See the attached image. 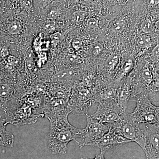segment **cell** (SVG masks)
<instances>
[{
    "label": "cell",
    "instance_id": "obj_1",
    "mask_svg": "<svg viewBox=\"0 0 159 159\" xmlns=\"http://www.w3.org/2000/svg\"><path fill=\"white\" fill-rule=\"evenodd\" d=\"M50 122V130L47 136L48 148L53 154H66L70 142L74 141L78 143L76 139L80 138L82 129L74 127L68 119L51 120Z\"/></svg>",
    "mask_w": 159,
    "mask_h": 159
},
{
    "label": "cell",
    "instance_id": "obj_2",
    "mask_svg": "<svg viewBox=\"0 0 159 159\" xmlns=\"http://www.w3.org/2000/svg\"><path fill=\"white\" fill-rule=\"evenodd\" d=\"M19 99L15 107L5 114L7 125L16 126L35 123L40 117L43 116V106L38 99Z\"/></svg>",
    "mask_w": 159,
    "mask_h": 159
},
{
    "label": "cell",
    "instance_id": "obj_3",
    "mask_svg": "<svg viewBox=\"0 0 159 159\" xmlns=\"http://www.w3.org/2000/svg\"><path fill=\"white\" fill-rule=\"evenodd\" d=\"M135 97L136 106L132 112L127 113L129 119L139 125L141 123L159 124V106L153 104L146 94Z\"/></svg>",
    "mask_w": 159,
    "mask_h": 159
},
{
    "label": "cell",
    "instance_id": "obj_4",
    "mask_svg": "<svg viewBox=\"0 0 159 159\" xmlns=\"http://www.w3.org/2000/svg\"><path fill=\"white\" fill-rule=\"evenodd\" d=\"M86 116V126L82 129L80 137L81 142L78 145L80 148L87 145L97 147L102 137L108 131V126L105 123L92 118L88 113Z\"/></svg>",
    "mask_w": 159,
    "mask_h": 159
},
{
    "label": "cell",
    "instance_id": "obj_5",
    "mask_svg": "<svg viewBox=\"0 0 159 159\" xmlns=\"http://www.w3.org/2000/svg\"><path fill=\"white\" fill-rule=\"evenodd\" d=\"M95 103V94L83 85L70 94L68 106L71 113L77 115H86L88 113L89 109Z\"/></svg>",
    "mask_w": 159,
    "mask_h": 159
},
{
    "label": "cell",
    "instance_id": "obj_6",
    "mask_svg": "<svg viewBox=\"0 0 159 159\" xmlns=\"http://www.w3.org/2000/svg\"><path fill=\"white\" fill-rule=\"evenodd\" d=\"M140 147L147 159H159V124H144Z\"/></svg>",
    "mask_w": 159,
    "mask_h": 159
},
{
    "label": "cell",
    "instance_id": "obj_7",
    "mask_svg": "<svg viewBox=\"0 0 159 159\" xmlns=\"http://www.w3.org/2000/svg\"><path fill=\"white\" fill-rule=\"evenodd\" d=\"M126 112L121 110L116 100L99 103L97 111L91 116L102 123H113L121 119Z\"/></svg>",
    "mask_w": 159,
    "mask_h": 159
},
{
    "label": "cell",
    "instance_id": "obj_8",
    "mask_svg": "<svg viewBox=\"0 0 159 159\" xmlns=\"http://www.w3.org/2000/svg\"><path fill=\"white\" fill-rule=\"evenodd\" d=\"M69 100L55 98L45 101L43 115L50 121L58 119H68L71 113L69 108Z\"/></svg>",
    "mask_w": 159,
    "mask_h": 159
},
{
    "label": "cell",
    "instance_id": "obj_9",
    "mask_svg": "<svg viewBox=\"0 0 159 159\" xmlns=\"http://www.w3.org/2000/svg\"><path fill=\"white\" fill-rule=\"evenodd\" d=\"M110 124L122 136L131 142L139 144L142 134V129L139 127V125L129 119L127 113H125L117 122Z\"/></svg>",
    "mask_w": 159,
    "mask_h": 159
},
{
    "label": "cell",
    "instance_id": "obj_10",
    "mask_svg": "<svg viewBox=\"0 0 159 159\" xmlns=\"http://www.w3.org/2000/svg\"><path fill=\"white\" fill-rule=\"evenodd\" d=\"M106 124L108 126V131L102 137L97 146L101 152L105 153L106 152L117 149L122 145L131 142L122 136L110 123Z\"/></svg>",
    "mask_w": 159,
    "mask_h": 159
},
{
    "label": "cell",
    "instance_id": "obj_11",
    "mask_svg": "<svg viewBox=\"0 0 159 159\" xmlns=\"http://www.w3.org/2000/svg\"><path fill=\"white\" fill-rule=\"evenodd\" d=\"M133 97V90L129 82L119 85L117 91L116 101L121 110L126 112L129 100Z\"/></svg>",
    "mask_w": 159,
    "mask_h": 159
},
{
    "label": "cell",
    "instance_id": "obj_12",
    "mask_svg": "<svg viewBox=\"0 0 159 159\" xmlns=\"http://www.w3.org/2000/svg\"><path fill=\"white\" fill-rule=\"evenodd\" d=\"M6 119L0 116V146L12 148L14 143V136L13 134L6 129Z\"/></svg>",
    "mask_w": 159,
    "mask_h": 159
},
{
    "label": "cell",
    "instance_id": "obj_13",
    "mask_svg": "<svg viewBox=\"0 0 159 159\" xmlns=\"http://www.w3.org/2000/svg\"><path fill=\"white\" fill-rule=\"evenodd\" d=\"M55 77L60 80H70L78 78L79 74L74 69H66L57 72Z\"/></svg>",
    "mask_w": 159,
    "mask_h": 159
},
{
    "label": "cell",
    "instance_id": "obj_14",
    "mask_svg": "<svg viewBox=\"0 0 159 159\" xmlns=\"http://www.w3.org/2000/svg\"><path fill=\"white\" fill-rule=\"evenodd\" d=\"M119 56L118 54H113L107 59L105 62V67L108 71L114 70L119 63Z\"/></svg>",
    "mask_w": 159,
    "mask_h": 159
},
{
    "label": "cell",
    "instance_id": "obj_15",
    "mask_svg": "<svg viewBox=\"0 0 159 159\" xmlns=\"http://www.w3.org/2000/svg\"><path fill=\"white\" fill-rule=\"evenodd\" d=\"M142 78L143 82L147 86L151 87L153 82V75L152 73L147 67H145L142 72Z\"/></svg>",
    "mask_w": 159,
    "mask_h": 159
},
{
    "label": "cell",
    "instance_id": "obj_16",
    "mask_svg": "<svg viewBox=\"0 0 159 159\" xmlns=\"http://www.w3.org/2000/svg\"><path fill=\"white\" fill-rule=\"evenodd\" d=\"M125 26V20L122 18L117 19L114 21L111 25V29L115 33L122 32Z\"/></svg>",
    "mask_w": 159,
    "mask_h": 159
},
{
    "label": "cell",
    "instance_id": "obj_17",
    "mask_svg": "<svg viewBox=\"0 0 159 159\" xmlns=\"http://www.w3.org/2000/svg\"><path fill=\"white\" fill-rule=\"evenodd\" d=\"M21 29V25L18 21H13L9 24L7 28V31L11 35H16L19 34Z\"/></svg>",
    "mask_w": 159,
    "mask_h": 159
},
{
    "label": "cell",
    "instance_id": "obj_18",
    "mask_svg": "<svg viewBox=\"0 0 159 159\" xmlns=\"http://www.w3.org/2000/svg\"><path fill=\"white\" fill-rule=\"evenodd\" d=\"M137 43L138 46L141 48H148L151 44L150 37L146 34L141 35L138 38Z\"/></svg>",
    "mask_w": 159,
    "mask_h": 159
},
{
    "label": "cell",
    "instance_id": "obj_19",
    "mask_svg": "<svg viewBox=\"0 0 159 159\" xmlns=\"http://www.w3.org/2000/svg\"><path fill=\"white\" fill-rule=\"evenodd\" d=\"M141 29L145 33H150L153 32V27L152 23L149 20H145L141 24Z\"/></svg>",
    "mask_w": 159,
    "mask_h": 159
},
{
    "label": "cell",
    "instance_id": "obj_20",
    "mask_svg": "<svg viewBox=\"0 0 159 159\" xmlns=\"http://www.w3.org/2000/svg\"><path fill=\"white\" fill-rule=\"evenodd\" d=\"M43 28L46 32L52 33L56 29V23L53 20H47L44 24Z\"/></svg>",
    "mask_w": 159,
    "mask_h": 159
},
{
    "label": "cell",
    "instance_id": "obj_21",
    "mask_svg": "<svg viewBox=\"0 0 159 159\" xmlns=\"http://www.w3.org/2000/svg\"><path fill=\"white\" fill-rule=\"evenodd\" d=\"M67 61L70 63H77L82 61V59L78 55L75 54H69L66 57Z\"/></svg>",
    "mask_w": 159,
    "mask_h": 159
},
{
    "label": "cell",
    "instance_id": "obj_22",
    "mask_svg": "<svg viewBox=\"0 0 159 159\" xmlns=\"http://www.w3.org/2000/svg\"><path fill=\"white\" fill-rule=\"evenodd\" d=\"M99 21L94 18H90L88 19L86 22V26L88 29H94L97 28L98 26Z\"/></svg>",
    "mask_w": 159,
    "mask_h": 159
},
{
    "label": "cell",
    "instance_id": "obj_23",
    "mask_svg": "<svg viewBox=\"0 0 159 159\" xmlns=\"http://www.w3.org/2000/svg\"><path fill=\"white\" fill-rule=\"evenodd\" d=\"M33 54L31 49L28 50L26 54V61L29 68H32L33 64Z\"/></svg>",
    "mask_w": 159,
    "mask_h": 159
},
{
    "label": "cell",
    "instance_id": "obj_24",
    "mask_svg": "<svg viewBox=\"0 0 159 159\" xmlns=\"http://www.w3.org/2000/svg\"><path fill=\"white\" fill-rule=\"evenodd\" d=\"M103 46L101 44L98 43L94 45L93 49V53L95 56H98L102 52Z\"/></svg>",
    "mask_w": 159,
    "mask_h": 159
},
{
    "label": "cell",
    "instance_id": "obj_25",
    "mask_svg": "<svg viewBox=\"0 0 159 159\" xmlns=\"http://www.w3.org/2000/svg\"><path fill=\"white\" fill-rule=\"evenodd\" d=\"M59 15V12L57 9H52L49 12L48 15V20H54L57 18Z\"/></svg>",
    "mask_w": 159,
    "mask_h": 159
},
{
    "label": "cell",
    "instance_id": "obj_26",
    "mask_svg": "<svg viewBox=\"0 0 159 159\" xmlns=\"http://www.w3.org/2000/svg\"><path fill=\"white\" fill-rule=\"evenodd\" d=\"M62 35L59 32H55L51 34L50 36V38L52 41L54 43H58L62 39Z\"/></svg>",
    "mask_w": 159,
    "mask_h": 159
},
{
    "label": "cell",
    "instance_id": "obj_27",
    "mask_svg": "<svg viewBox=\"0 0 159 159\" xmlns=\"http://www.w3.org/2000/svg\"><path fill=\"white\" fill-rule=\"evenodd\" d=\"M7 61L9 66H16L18 64L19 61L17 57L10 55L7 58Z\"/></svg>",
    "mask_w": 159,
    "mask_h": 159
},
{
    "label": "cell",
    "instance_id": "obj_28",
    "mask_svg": "<svg viewBox=\"0 0 159 159\" xmlns=\"http://www.w3.org/2000/svg\"><path fill=\"white\" fill-rule=\"evenodd\" d=\"M81 46H82V43L81 41L79 39H74L72 42V46L75 50H79L81 48Z\"/></svg>",
    "mask_w": 159,
    "mask_h": 159
},
{
    "label": "cell",
    "instance_id": "obj_29",
    "mask_svg": "<svg viewBox=\"0 0 159 159\" xmlns=\"http://www.w3.org/2000/svg\"><path fill=\"white\" fill-rule=\"evenodd\" d=\"M152 54L153 57L156 58H159V43L152 50Z\"/></svg>",
    "mask_w": 159,
    "mask_h": 159
},
{
    "label": "cell",
    "instance_id": "obj_30",
    "mask_svg": "<svg viewBox=\"0 0 159 159\" xmlns=\"http://www.w3.org/2000/svg\"><path fill=\"white\" fill-rule=\"evenodd\" d=\"M22 3L24 7L27 9H31L33 5L32 0H22Z\"/></svg>",
    "mask_w": 159,
    "mask_h": 159
},
{
    "label": "cell",
    "instance_id": "obj_31",
    "mask_svg": "<svg viewBox=\"0 0 159 159\" xmlns=\"http://www.w3.org/2000/svg\"><path fill=\"white\" fill-rule=\"evenodd\" d=\"M147 3L151 7H155L159 5V0H148Z\"/></svg>",
    "mask_w": 159,
    "mask_h": 159
},
{
    "label": "cell",
    "instance_id": "obj_32",
    "mask_svg": "<svg viewBox=\"0 0 159 159\" xmlns=\"http://www.w3.org/2000/svg\"><path fill=\"white\" fill-rule=\"evenodd\" d=\"M104 152H102L100 151V153L97 154L96 155L95 158L93 159H105L104 157ZM81 159H90L88 158L87 157L81 158Z\"/></svg>",
    "mask_w": 159,
    "mask_h": 159
},
{
    "label": "cell",
    "instance_id": "obj_33",
    "mask_svg": "<svg viewBox=\"0 0 159 159\" xmlns=\"http://www.w3.org/2000/svg\"><path fill=\"white\" fill-rule=\"evenodd\" d=\"M1 55L3 57H6L9 54V51L6 48H3L1 52Z\"/></svg>",
    "mask_w": 159,
    "mask_h": 159
},
{
    "label": "cell",
    "instance_id": "obj_34",
    "mask_svg": "<svg viewBox=\"0 0 159 159\" xmlns=\"http://www.w3.org/2000/svg\"><path fill=\"white\" fill-rule=\"evenodd\" d=\"M155 26L157 29L159 30V20H158L155 23Z\"/></svg>",
    "mask_w": 159,
    "mask_h": 159
},
{
    "label": "cell",
    "instance_id": "obj_35",
    "mask_svg": "<svg viewBox=\"0 0 159 159\" xmlns=\"http://www.w3.org/2000/svg\"><path fill=\"white\" fill-rule=\"evenodd\" d=\"M84 2H93L94 0H83Z\"/></svg>",
    "mask_w": 159,
    "mask_h": 159
},
{
    "label": "cell",
    "instance_id": "obj_36",
    "mask_svg": "<svg viewBox=\"0 0 159 159\" xmlns=\"http://www.w3.org/2000/svg\"><path fill=\"white\" fill-rule=\"evenodd\" d=\"M3 0H0V7L2 5Z\"/></svg>",
    "mask_w": 159,
    "mask_h": 159
},
{
    "label": "cell",
    "instance_id": "obj_37",
    "mask_svg": "<svg viewBox=\"0 0 159 159\" xmlns=\"http://www.w3.org/2000/svg\"><path fill=\"white\" fill-rule=\"evenodd\" d=\"M115 1L117 2H122V1H124V0H115Z\"/></svg>",
    "mask_w": 159,
    "mask_h": 159
}]
</instances>
